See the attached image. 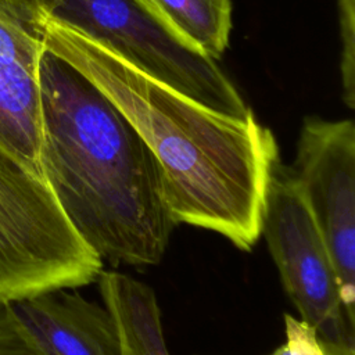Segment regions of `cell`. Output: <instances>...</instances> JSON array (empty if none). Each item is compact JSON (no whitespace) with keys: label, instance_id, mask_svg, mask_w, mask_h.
Here are the masks:
<instances>
[{"label":"cell","instance_id":"6da1fadb","mask_svg":"<svg viewBox=\"0 0 355 355\" xmlns=\"http://www.w3.org/2000/svg\"><path fill=\"white\" fill-rule=\"evenodd\" d=\"M46 49L67 60L126 115L157 157L175 220L211 230L243 251L261 237L276 139L254 112L212 111L80 33L47 19Z\"/></svg>","mask_w":355,"mask_h":355},{"label":"cell","instance_id":"7a4b0ae2","mask_svg":"<svg viewBox=\"0 0 355 355\" xmlns=\"http://www.w3.org/2000/svg\"><path fill=\"white\" fill-rule=\"evenodd\" d=\"M42 175L83 241L112 266H153L175 220L162 168L90 79L46 49L39 64Z\"/></svg>","mask_w":355,"mask_h":355},{"label":"cell","instance_id":"3957f363","mask_svg":"<svg viewBox=\"0 0 355 355\" xmlns=\"http://www.w3.org/2000/svg\"><path fill=\"white\" fill-rule=\"evenodd\" d=\"M103 270L44 178L0 147V298L79 288Z\"/></svg>","mask_w":355,"mask_h":355},{"label":"cell","instance_id":"277c9868","mask_svg":"<svg viewBox=\"0 0 355 355\" xmlns=\"http://www.w3.org/2000/svg\"><path fill=\"white\" fill-rule=\"evenodd\" d=\"M49 19L140 72L225 115L252 114L219 64L186 42L144 0H46Z\"/></svg>","mask_w":355,"mask_h":355},{"label":"cell","instance_id":"5b68a950","mask_svg":"<svg viewBox=\"0 0 355 355\" xmlns=\"http://www.w3.org/2000/svg\"><path fill=\"white\" fill-rule=\"evenodd\" d=\"M261 236L300 319L320 343L355 347V322L345 311L333 259L282 161L269 179Z\"/></svg>","mask_w":355,"mask_h":355},{"label":"cell","instance_id":"8992f818","mask_svg":"<svg viewBox=\"0 0 355 355\" xmlns=\"http://www.w3.org/2000/svg\"><path fill=\"white\" fill-rule=\"evenodd\" d=\"M333 259L345 311L355 322V125L306 116L287 166Z\"/></svg>","mask_w":355,"mask_h":355},{"label":"cell","instance_id":"52a82bcc","mask_svg":"<svg viewBox=\"0 0 355 355\" xmlns=\"http://www.w3.org/2000/svg\"><path fill=\"white\" fill-rule=\"evenodd\" d=\"M47 19L46 0H0V147L40 175L39 64Z\"/></svg>","mask_w":355,"mask_h":355},{"label":"cell","instance_id":"ba28073f","mask_svg":"<svg viewBox=\"0 0 355 355\" xmlns=\"http://www.w3.org/2000/svg\"><path fill=\"white\" fill-rule=\"evenodd\" d=\"M49 355H122L115 320L104 304L76 288H58L10 301Z\"/></svg>","mask_w":355,"mask_h":355},{"label":"cell","instance_id":"9c48e42d","mask_svg":"<svg viewBox=\"0 0 355 355\" xmlns=\"http://www.w3.org/2000/svg\"><path fill=\"white\" fill-rule=\"evenodd\" d=\"M103 304L112 315L122 355H171L154 290L121 272L103 270L97 279Z\"/></svg>","mask_w":355,"mask_h":355},{"label":"cell","instance_id":"30bf717a","mask_svg":"<svg viewBox=\"0 0 355 355\" xmlns=\"http://www.w3.org/2000/svg\"><path fill=\"white\" fill-rule=\"evenodd\" d=\"M186 42L212 60L229 46L232 31L230 0H144Z\"/></svg>","mask_w":355,"mask_h":355},{"label":"cell","instance_id":"8fae6325","mask_svg":"<svg viewBox=\"0 0 355 355\" xmlns=\"http://www.w3.org/2000/svg\"><path fill=\"white\" fill-rule=\"evenodd\" d=\"M341 33V83L343 100L355 107V0H337Z\"/></svg>","mask_w":355,"mask_h":355},{"label":"cell","instance_id":"7c38bea8","mask_svg":"<svg viewBox=\"0 0 355 355\" xmlns=\"http://www.w3.org/2000/svg\"><path fill=\"white\" fill-rule=\"evenodd\" d=\"M0 355H49L18 318L11 302L1 298Z\"/></svg>","mask_w":355,"mask_h":355},{"label":"cell","instance_id":"4fadbf2b","mask_svg":"<svg viewBox=\"0 0 355 355\" xmlns=\"http://www.w3.org/2000/svg\"><path fill=\"white\" fill-rule=\"evenodd\" d=\"M286 344L291 355H355V347L320 343L313 327L284 313Z\"/></svg>","mask_w":355,"mask_h":355},{"label":"cell","instance_id":"5bb4252c","mask_svg":"<svg viewBox=\"0 0 355 355\" xmlns=\"http://www.w3.org/2000/svg\"><path fill=\"white\" fill-rule=\"evenodd\" d=\"M270 355H291V354H290V349H288L287 344L284 343V344H282L280 347H277Z\"/></svg>","mask_w":355,"mask_h":355}]
</instances>
